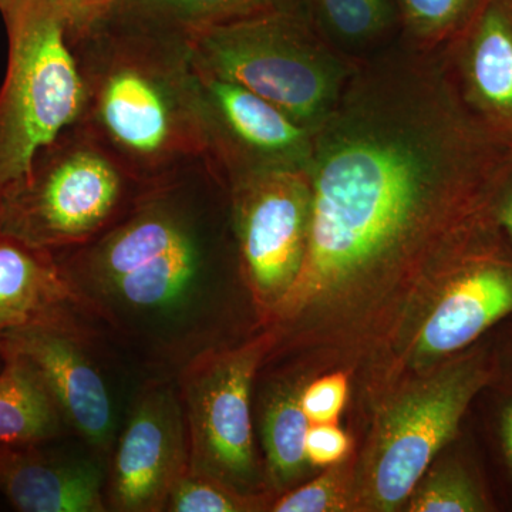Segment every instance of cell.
Instances as JSON below:
<instances>
[{
  "instance_id": "7c38bea8",
  "label": "cell",
  "mask_w": 512,
  "mask_h": 512,
  "mask_svg": "<svg viewBox=\"0 0 512 512\" xmlns=\"http://www.w3.org/2000/svg\"><path fill=\"white\" fill-rule=\"evenodd\" d=\"M77 336L76 326L39 322L3 333L0 342L36 370L64 424L104 450L113 431L110 394Z\"/></svg>"
},
{
  "instance_id": "4dcf8cb0",
  "label": "cell",
  "mask_w": 512,
  "mask_h": 512,
  "mask_svg": "<svg viewBox=\"0 0 512 512\" xmlns=\"http://www.w3.org/2000/svg\"><path fill=\"white\" fill-rule=\"evenodd\" d=\"M3 365V355H2V349H0V369H2Z\"/></svg>"
},
{
  "instance_id": "f546056e",
  "label": "cell",
  "mask_w": 512,
  "mask_h": 512,
  "mask_svg": "<svg viewBox=\"0 0 512 512\" xmlns=\"http://www.w3.org/2000/svg\"><path fill=\"white\" fill-rule=\"evenodd\" d=\"M9 2L10 0H0V10L5 8V6L8 5Z\"/></svg>"
},
{
  "instance_id": "4316f807",
  "label": "cell",
  "mask_w": 512,
  "mask_h": 512,
  "mask_svg": "<svg viewBox=\"0 0 512 512\" xmlns=\"http://www.w3.org/2000/svg\"><path fill=\"white\" fill-rule=\"evenodd\" d=\"M57 3L64 10L70 30L89 28L110 19L119 0H57Z\"/></svg>"
},
{
  "instance_id": "ba28073f",
  "label": "cell",
  "mask_w": 512,
  "mask_h": 512,
  "mask_svg": "<svg viewBox=\"0 0 512 512\" xmlns=\"http://www.w3.org/2000/svg\"><path fill=\"white\" fill-rule=\"evenodd\" d=\"M238 200L239 238L249 279L261 299L279 303L305 259L312 200L308 171L292 165L255 167Z\"/></svg>"
},
{
  "instance_id": "d4e9b609",
  "label": "cell",
  "mask_w": 512,
  "mask_h": 512,
  "mask_svg": "<svg viewBox=\"0 0 512 512\" xmlns=\"http://www.w3.org/2000/svg\"><path fill=\"white\" fill-rule=\"evenodd\" d=\"M348 393V376L332 373L309 384L299 394V403L311 424H335L348 400Z\"/></svg>"
},
{
  "instance_id": "7a4b0ae2",
  "label": "cell",
  "mask_w": 512,
  "mask_h": 512,
  "mask_svg": "<svg viewBox=\"0 0 512 512\" xmlns=\"http://www.w3.org/2000/svg\"><path fill=\"white\" fill-rule=\"evenodd\" d=\"M188 36L202 74L245 87L309 130L335 107L356 69L316 33L302 6Z\"/></svg>"
},
{
  "instance_id": "ac0fdd59",
  "label": "cell",
  "mask_w": 512,
  "mask_h": 512,
  "mask_svg": "<svg viewBox=\"0 0 512 512\" xmlns=\"http://www.w3.org/2000/svg\"><path fill=\"white\" fill-rule=\"evenodd\" d=\"M305 0H119L110 19L131 20L191 33L271 10L299 8Z\"/></svg>"
},
{
  "instance_id": "ffe728a7",
  "label": "cell",
  "mask_w": 512,
  "mask_h": 512,
  "mask_svg": "<svg viewBox=\"0 0 512 512\" xmlns=\"http://www.w3.org/2000/svg\"><path fill=\"white\" fill-rule=\"evenodd\" d=\"M409 510L413 512H484L493 510L483 485L458 463L437 468L416 485Z\"/></svg>"
},
{
  "instance_id": "2e32d148",
  "label": "cell",
  "mask_w": 512,
  "mask_h": 512,
  "mask_svg": "<svg viewBox=\"0 0 512 512\" xmlns=\"http://www.w3.org/2000/svg\"><path fill=\"white\" fill-rule=\"evenodd\" d=\"M100 114L111 136L137 154L163 150L173 130L163 90L136 69H121L104 84Z\"/></svg>"
},
{
  "instance_id": "9c48e42d",
  "label": "cell",
  "mask_w": 512,
  "mask_h": 512,
  "mask_svg": "<svg viewBox=\"0 0 512 512\" xmlns=\"http://www.w3.org/2000/svg\"><path fill=\"white\" fill-rule=\"evenodd\" d=\"M190 466L187 423L171 390H148L138 397L111 468V507L124 512L167 508L178 478Z\"/></svg>"
},
{
  "instance_id": "cb8c5ba5",
  "label": "cell",
  "mask_w": 512,
  "mask_h": 512,
  "mask_svg": "<svg viewBox=\"0 0 512 512\" xmlns=\"http://www.w3.org/2000/svg\"><path fill=\"white\" fill-rule=\"evenodd\" d=\"M348 505V490L342 471L332 470L282 497L274 505L278 512L342 511Z\"/></svg>"
},
{
  "instance_id": "7402d4cb",
  "label": "cell",
  "mask_w": 512,
  "mask_h": 512,
  "mask_svg": "<svg viewBox=\"0 0 512 512\" xmlns=\"http://www.w3.org/2000/svg\"><path fill=\"white\" fill-rule=\"evenodd\" d=\"M315 5L326 26L348 42L373 39L393 20L389 0H315Z\"/></svg>"
},
{
  "instance_id": "83f0119b",
  "label": "cell",
  "mask_w": 512,
  "mask_h": 512,
  "mask_svg": "<svg viewBox=\"0 0 512 512\" xmlns=\"http://www.w3.org/2000/svg\"><path fill=\"white\" fill-rule=\"evenodd\" d=\"M505 399L497 412V436L500 440L505 466L512 478V386L504 389Z\"/></svg>"
},
{
  "instance_id": "52a82bcc",
  "label": "cell",
  "mask_w": 512,
  "mask_h": 512,
  "mask_svg": "<svg viewBox=\"0 0 512 512\" xmlns=\"http://www.w3.org/2000/svg\"><path fill=\"white\" fill-rule=\"evenodd\" d=\"M119 195V174L103 157L46 148L28 180L0 197V234L50 251L96 231Z\"/></svg>"
},
{
  "instance_id": "277c9868",
  "label": "cell",
  "mask_w": 512,
  "mask_h": 512,
  "mask_svg": "<svg viewBox=\"0 0 512 512\" xmlns=\"http://www.w3.org/2000/svg\"><path fill=\"white\" fill-rule=\"evenodd\" d=\"M484 350H473L420 384L387 414L372 471L377 507L393 510L412 495L433 458L456 436L461 421L493 375Z\"/></svg>"
},
{
  "instance_id": "4fadbf2b",
  "label": "cell",
  "mask_w": 512,
  "mask_h": 512,
  "mask_svg": "<svg viewBox=\"0 0 512 512\" xmlns=\"http://www.w3.org/2000/svg\"><path fill=\"white\" fill-rule=\"evenodd\" d=\"M99 468L40 444H0V493L22 512L106 510Z\"/></svg>"
},
{
  "instance_id": "44dd1931",
  "label": "cell",
  "mask_w": 512,
  "mask_h": 512,
  "mask_svg": "<svg viewBox=\"0 0 512 512\" xmlns=\"http://www.w3.org/2000/svg\"><path fill=\"white\" fill-rule=\"evenodd\" d=\"M477 0H399L406 29L414 42L431 50L443 46L460 28Z\"/></svg>"
},
{
  "instance_id": "8fae6325",
  "label": "cell",
  "mask_w": 512,
  "mask_h": 512,
  "mask_svg": "<svg viewBox=\"0 0 512 512\" xmlns=\"http://www.w3.org/2000/svg\"><path fill=\"white\" fill-rule=\"evenodd\" d=\"M441 53L467 109L512 148V0H477Z\"/></svg>"
},
{
  "instance_id": "5b68a950",
  "label": "cell",
  "mask_w": 512,
  "mask_h": 512,
  "mask_svg": "<svg viewBox=\"0 0 512 512\" xmlns=\"http://www.w3.org/2000/svg\"><path fill=\"white\" fill-rule=\"evenodd\" d=\"M200 252L187 227L148 211L111 232L90 252L80 275L101 298L134 312L173 309L190 295Z\"/></svg>"
},
{
  "instance_id": "f1b7e54d",
  "label": "cell",
  "mask_w": 512,
  "mask_h": 512,
  "mask_svg": "<svg viewBox=\"0 0 512 512\" xmlns=\"http://www.w3.org/2000/svg\"><path fill=\"white\" fill-rule=\"evenodd\" d=\"M495 222L497 227L512 244V171L501 191L495 210Z\"/></svg>"
},
{
  "instance_id": "484cf974",
  "label": "cell",
  "mask_w": 512,
  "mask_h": 512,
  "mask_svg": "<svg viewBox=\"0 0 512 512\" xmlns=\"http://www.w3.org/2000/svg\"><path fill=\"white\" fill-rule=\"evenodd\" d=\"M350 439L336 424H312L306 436V461L312 466L326 467L348 456Z\"/></svg>"
},
{
  "instance_id": "6da1fadb",
  "label": "cell",
  "mask_w": 512,
  "mask_h": 512,
  "mask_svg": "<svg viewBox=\"0 0 512 512\" xmlns=\"http://www.w3.org/2000/svg\"><path fill=\"white\" fill-rule=\"evenodd\" d=\"M306 171L308 244L284 298L296 309L431 241L467 247L497 227L512 148L467 109L443 53L356 66L318 126Z\"/></svg>"
},
{
  "instance_id": "603a6c76",
  "label": "cell",
  "mask_w": 512,
  "mask_h": 512,
  "mask_svg": "<svg viewBox=\"0 0 512 512\" xmlns=\"http://www.w3.org/2000/svg\"><path fill=\"white\" fill-rule=\"evenodd\" d=\"M228 483L211 474L188 466L178 478L165 510L174 512H237L247 511V498L232 490Z\"/></svg>"
},
{
  "instance_id": "5bb4252c",
  "label": "cell",
  "mask_w": 512,
  "mask_h": 512,
  "mask_svg": "<svg viewBox=\"0 0 512 512\" xmlns=\"http://www.w3.org/2000/svg\"><path fill=\"white\" fill-rule=\"evenodd\" d=\"M76 289L49 249L0 234V336L39 322L76 326Z\"/></svg>"
},
{
  "instance_id": "30bf717a",
  "label": "cell",
  "mask_w": 512,
  "mask_h": 512,
  "mask_svg": "<svg viewBox=\"0 0 512 512\" xmlns=\"http://www.w3.org/2000/svg\"><path fill=\"white\" fill-rule=\"evenodd\" d=\"M512 316V244L494 228L464 252L460 271L424 322L417 352L447 356L476 343Z\"/></svg>"
},
{
  "instance_id": "3957f363",
  "label": "cell",
  "mask_w": 512,
  "mask_h": 512,
  "mask_svg": "<svg viewBox=\"0 0 512 512\" xmlns=\"http://www.w3.org/2000/svg\"><path fill=\"white\" fill-rule=\"evenodd\" d=\"M9 60L0 89V197L28 180L35 160L79 116L84 90L57 0H10L0 10Z\"/></svg>"
},
{
  "instance_id": "8992f818",
  "label": "cell",
  "mask_w": 512,
  "mask_h": 512,
  "mask_svg": "<svg viewBox=\"0 0 512 512\" xmlns=\"http://www.w3.org/2000/svg\"><path fill=\"white\" fill-rule=\"evenodd\" d=\"M268 348L266 339L192 360L183 375L190 467L225 483L255 474L251 387Z\"/></svg>"
},
{
  "instance_id": "d6986e66",
  "label": "cell",
  "mask_w": 512,
  "mask_h": 512,
  "mask_svg": "<svg viewBox=\"0 0 512 512\" xmlns=\"http://www.w3.org/2000/svg\"><path fill=\"white\" fill-rule=\"evenodd\" d=\"M311 421L299 403V394L281 393L265 413L264 444L269 471L282 485L299 476L306 461V436Z\"/></svg>"
},
{
  "instance_id": "9a60e30c",
  "label": "cell",
  "mask_w": 512,
  "mask_h": 512,
  "mask_svg": "<svg viewBox=\"0 0 512 512\" xmlns=\"http://www.w3.org/2000/svg\"><path fill=\"white\" fill-rule=\"evenodd\" d=\"M208 103L222 127L242 150L258 160L256 167H306L312 130L239 84L202 74Z\"/></svg>"
},
{
  "instance_id": "e0dca14e",
  "label": "cell",
  "mask_w": 512,
  "mask_h": 512,
  "mask_svg": "<svg viewBox=\"0 0 512 512\" xmlns=\"http://www.w3.org/2000/svg\"><path fill=\"white\" fill-rule=\"evenodd\" d=\"M0 444H40L56 439L64 421L35 369L0 342Z\"/></svg>"
}]
</instances>
